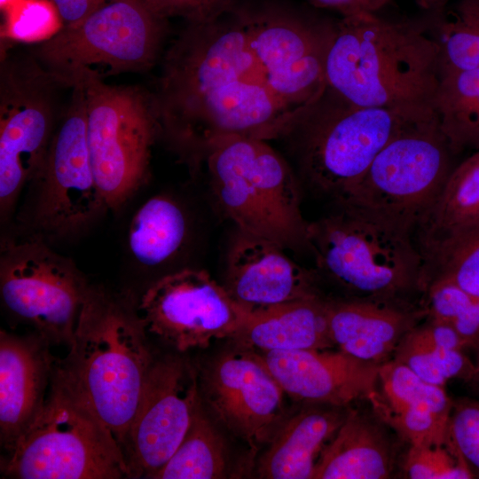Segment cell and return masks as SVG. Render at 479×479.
<instances>
[{
	"mask_svg": "<svg viewBox=\"0 0 479 479\" xmlns=\"http://www.w3.org/2000/svg\"><path fill=\"white\" fill-rule=\"evenodd\" d=\"M392 359L407 366L425 381L441 387H445L452 379L465 382L475 369V361L467 352L426 342L412 329L397 347Z\"/></svg>",
	"mask_w": 479,
	"mask_h": 479,
	"instance_id": "32",
	"label": "cell"
},
{
	"mask_svg": "<svg viewBox=\"0 0 479 479\" xmlns=\"http://www.w3.org/2000/svg\"><path fill=\"white\" fill-rule=\"evenodd\" d=\"M475 369L468 380L463 382L471 396L479 397V349L475 352Z\"/></svg>",
	"mask_w": 479,
	"mask_h": 479,
	"instance_id": "40",
	"label": "cell"
},
{
	"mask_svg": "<svg viewBox=\"0 0 479 479\" xmlns=\"http://www.w3.org/2000/svg\"><path fill=\"white\" fill-rule=\"evenodd\" d=\"M71 89L67 110L34 180L39 182L34 225L52 235L80 229L106 206L90 157L83 90L78 84Z\"/></svg>",
	"mask_w": 479,
	"mask_h": 479,
	"instance_id": "14",
	"label": "cell"
},
{
	"mask_svg": "<svg viewBox=\"0 0 479 479\" xmlns=\"http://www.w3.org/2000/svg\"><path fill=\"white\" fill-rule=\"evenodd\" d=\"M326 90L364 107L433 106L441 80L435 34L375 13L342 18L328 27Z\"/></svg>",
	"mask_w": 479,
	"mask_h": 479,
	"instance_id": "2",
	"label": "cell"
},
{
	"mask_svg": "<svg viewBox=\"0 0 479 479\" xmlns=\"http://www.w3.org/2000/svg\"><path fill=\"white\" fill-rule=\"evenodd\" d=\"M244 346L263 352L334 348L326 309V296L278 305L251 314L234 338Z\"/></svg>",
	"mask_w": 479,
	"mask_h": 479,
	"instance_id": "25",
	"label": "cell"
},
{
	"mask_svg": "<svg viewBox=\"0 0 479 479\" xmlns=\"http://www.w3.org/2000/svg\"><path fill=\"white\" fill-rule=\"evenodd\" d=\"M137 310L146 333L179 352L234 339L252 314L206 271L194 269L159 279L144 293Z\"/></svg>",
	"mask_w": 479,
	"mask_h": 479,
	"instance_id": "13",
	"label": "cell"
},
{
	"mask_svg": "<svg viewBox=\"0 0 479 479\" xmlns=\"http://www.w3.org/2000/svg\"><path fill=\"white\" fill-rule=\"evenodd\" d=\"M478 223L479 151H475L453 167L413 237L420 248Z\"/></svg>",
	"mask_w": 479,
	"mask_h": 479,
	"instance_id": "26",
	"label": "cell"
},
{
	"mask_svg": "<svg viewBox=\"0 0 479 479\" xmlns=\"http://www.w3.org/2000/svg\"><path fill=\"white\" fill-rule=\"evenodd\" d=\"M145 334L137 309L90 288L69 353L55 361L52 373L110 430L122 450L154 361Z\"/></svg>",
	"mask_w": 479,
	"mask_h": 479,
	"instance_id": "3",
	"label": "cell"
},
{
	"mask_svg": "<svg viewBox=\"0 0 479 479\" xmlns=\"http://www.w3.org/2000/svg\"><path fill=\"white\" fill-rule=\"evenodd\" d=\"M246 24L264 83L283 106L305 117L326 90L328 27L317 28L279 12H246Z\"/></svg>",
	"mask_w": 479,
	"mask_h": 479,
	"instance_id": "15",
	"label": "cell"
},
{
	"mask_svg": "<svg viewBox=\"0 0 479 479\" xmlns=\"http://www.w3.org/2000/svg\"><path fill=\"white\" fill-rule=\"evenodd\" d=\"M419 249L422 293L427 286L442 282L479 298V223Z\"/></svg>",
	"mask_w": 479,
	"mask_h": 479,
	"instance_id": "29",
	"label": "cell"
},
{
	"mask_svg": "<svg viewBox=\"0 0 479 479\" xmlns=\"http://www.w3.org/2000/svg\"><path fill=\"white\" fill-rule=\"evenodd\" d=\"M349 407L310 406L286 420L259 459V477L312 479L322 451L342 424Z\"/></svg>",
	"mask_w": 479,
	"mask_h": 479,
	"instance_id": "24",
	"label": "cell"
},
{
	"mask_svg": "<svg viewBox=\"0 0 479 479\" xmlns=\"http://www.w3.org/2000/svg\"><path fill=\"white\" fill-rule=\"evenodd\" d=\"M8 452L2 470L11 477H130L123 450L110 430L53 378L40 411Z\"/></svg>",
	"mask_w": 479,
	"mask_h": 479,
	"instance_id": "6",
	"label": "cell"
},
{
	"mask_svg": "<svg viewBox=\"0 0 479 479\" xmlns=\"http://www.w3.org/2000/svg\"><path fill=\"white\" fill-rule=\"evenodd\" d=\"M367 402L408 446L447 444L453 398L445 387L425 381L404 365L393 359L382 364Z\"/></svg>",
	"mask_w": 479,
	"mask_h": 479,
	"instance_id": "20",
	"label": "cell"
},
{
	"mask_svg": "<svg viewBox=\"0 0 479 479\" xmlns=\"http://www.w3.org/2000/svg\"><path fill=\"white\" fill-rule=\"evenodd\" d=\"M415 2L422 8L440 14L445 10L446 0H415Z\"/></svg>",
	"mask_w": 479,
	"mask_h": 479,
	"instance_id": "41",
	"label": "cell"
},
{
	"mask_svg": "<svg viewBox=\"0 0 479 479\" xmlns=\"http://www.w3.org/2000/svg\"><path fill=\"white\" fill-rule=\"evenodd\" d=\"M84 94L87 141L106 206L118 208L145 181L159 130L152 97L135 86H114L82 71L72 81Z\"/></svg>",
	"mask_w": 479,
	"mask_h": 479,
	"instance_id": "9",
	"label": "cell"
},
{
	"mask_svg": "<svg viewBox=\"0 0 479 479\" xmlns=\"http://www.w3.org/2000/svg\"><path fill=\"white\" fill-rule=\"evenodd\" d=\"M433 107L453 154L479 151V70H444Z\"/></svg>",
	"mask_w": 479,
	"mask_h": 479,
	"instance_id": "27",
	"label": "cell"
},
{
	"mask_svg": "<svg viewBox=\"0 0 479 479\" xmlns=\"http://www.w3.org/2000/svg\"><path fill=\"white\" fill-rule=\"evenodd\" d=\"M310 4L339 12L342 16L375 13L389 0H307Z\"/></svg>",
	"mask_w": 479,
	"mask_h": 479,
	"instance_id": "39",
	"label": "cell"
},
{
	"mask_svg": "<svg viewBox=\"0 0 479 479\" xmlns=\"http://www.w3.org/2000/svg\"><path fill=\"white\" fill-rule=\"evenodd\" d=\"M331 338L340 350L382 365L403 338L428 317L421 302L326 296Z\"/></svg>",
	"mask_w": 479,
	"mask_h": 479,
	"instance_id": "21",
	"label": "cell"
},
{
	"mask_svg": "<svg viewBox=\"0 0 479 479\" xmlns=\"http://www.w3.org/2000/svg\"><path fill=\"white\" fill-rule=\"evenodd\" d=\"M200 403L196 374L186 362L153 361L123 447L130 477L149 478L169 459Z\"/></svg>",
	"mask_w": 479,
	"mask_h": 479,
	"instance_id": "16",
	"label": "cell"
},
{
	"mask_svg": "<svg viewBox=\"0 0 479 479\" xmlns=\"http://www.w3.org/2000/svg\"><path fill=\"white\" fill-rule=\"evenodd\" d=\"M227 469L224 442L198 405L191 426L169 459L149 478L217 479Z\"/></svg>",
	"mask_w": 479,
	"mask_h": 479,
	"instance_id": "30",
	"label": "cell"
},
{
	"mask_svg": "<svg viewBox=\"0 0 479 479\" xmlns=\"http://www.w3.org/2000/svg\"><path fill=\"white\" fill-rule=\"evenodd\" d=\"M168 50L153 107L161 129L194 163L214 139L270 140L295 130L302 115L264 83L251 51L246 12L228 6L187 22Z\"/></svg>",
	"mask_w": 479,
	"mask_h": 479,
	"instance_id": "1",
	"label": "cell"
},
{
	"mask_svg": "<svg viewBox=\"0 0 479 479\" xmlns=\"http://www.w3.org/2000/svg\"><path fill=\"white\" fill-rule=\"evenodd\" d=\"M2 38L17 42L45 41L63 27L51 0H21L6 12Z\"/></svg>",
	"mask_w": 479,
	"mask_h": 479,
	"instance_id": "34",
	"label": "cell"
},
{
	"mask_svg": "<svg viewBox=\"0 0 479 479\" xmlns=\"http://www.w3.org/2000/svg\"><path fill=\"white\" fill-rule=\"evenodd\" d=\"M399 436L374 412L349 408L322 451L312 479H386L395 475ZM402 441V440H401Z\"/></svg>",
	"mask_w": 479,
	"mask_h": 479,
	"instance_id": "23",
	"label": "cell"
},
{
	"mask_svg": "<svg viewBox=\"0 0 479 479\" xmlns=\"http://www.w3.org/2000/svg\"><path fill=\"white\" fill-rule=\"evenodd\" d=\"M436 36L441 48V72L479 70V0H459L440 14Z\"/></svg>",
	"mask_w": 479,
	"mask_h": 479,
	"instance_id": "31",
	"label": "cell"
},
{
	"mask_svg": "<svg viewBox=\"0 0 479 479\" xmlns=\"http://www.w3.org/2000/svg\"><path fill=\"white\" fill-rule=\"evenodd\" d=\"M262 357L294 399L340 407L367 401L377 389L381 365L340 349L267 351Z\"/></svg>",
	"mask_w": 479,
	"mask_h": 479,
	"instance_id": "19",
	"label": "cell"
},
{
	"mask_svg": "<svg viewBox=\"0 0 479 479\" xmlns=\"http://www.w3.org/2000/svg\"><path fill=\"white\" fill-rule=\"evenodd\" d=\"M21 0H0L1 10L6 12Z\"/></svg>",
	"mask_w": 479,
	"mask_h": 479,
	"instance_id": "42",
	"label": "cell"
},
{
	"mask_svg": "<svg viewBox=\"0 0 479 479\" xmlns=\"http://www.w3.org/2000/svg\"><path fill=\"white\" fill-rule=\"evenodd\" d=\"M0 290L5 307L43 340L70 345L90 287L72 262L27 239L2 245Z\"/></svg>",
	"mask_w": 479,
	"mask_h": 479,
	"instance_id": "12",
	"label": "cell"
},
{
	"mask_svg": "<svg viewBox=\"0 0 479 479\" xmlns=\"http://www.w3.org/2000/svg\"><path fill=\"white\" fill-rule=\"evenodd\" d=\"M61 17L63 26L75 24L111 0H51Z\"/></svg>",
	"mask_w": 479,
	"mask_h": 479,
	"instance_id": "38",
	"label": "cell"
},
{
	"mask_svg": "<svg viewBox=\"0 0 479 479\" xmlns=\"http://www.w3.org/2000/svg\"><path fill=\"white\" fill-rule=\"evenodd\" d=\"M308 244L319 280L340 297L421 302L423 259L412 233L334 204L309 223Z\"/></svg>",
	"mask_w": 479,
	"mask_h": 479,
	"instance_id": "4",
	"label": "cell"
},
{
	"mask_svg": "<svg viewBox=\"0 0 479 479\" xmlns=\"http://www.w3.org/2000/svg\"><path fill=\"white\" fill-rule=\"evenodd\" d=\"M473 478L479 479V397L453 398L448 424V443Z\"/></svg>",
	"mask_w": 479,
	"mask_h": 479,
	"instance_id": "35",
	"label": "cell"
},
{
	"mask_svg": "<svg viewBox=\"0 0 479 479\" xmlns=\"http://www.w3.org/2000/svg\"><path fill=\"white\" fill-rule=\"evenodd\" d=\"M267 239L236 228L225 255L223 286L250 312L325 295L315 270L289 258Z\"/></svg>",
	"mask_w": 479,
	"mask_h": 479,
	"instance_id": "18",
	"label": "cell"
},
{
	"mask_svg": "<svg viewBox=\"0 0 479 479\" xmlns=\"http://www.w3.org/2000/svg\"><path fill=\"white\" fill-rule=\"evenodd\" d=\"M38 334H0L1 442L10 452L31 424L45 400L56 359Z\"/></svg>",
	"mask_w": 479,
	"mask_h": 479,
	"instance_id": "22",
	"label": "cell"
},
{
	"mask_svg": "<svg viewBox=\"0 0 479 479\" xmlns=\"http://www.w3.org/2000/svg\"><path fill=\"white\" fill-rule=\"evenodd\" d=\"M59 82L34 57L6 55L0 68V205L9 211L39 174L54 133Z\"/></svg>",
	"mask_w": 479,
	"mask_h": 479,
	"instance_id": "11",
	"label": "cell"
},
{
	"mask_svg": "<svg viewBox=\"0 0 479 479\" xmlns=\"http://www.w3.org/2000/svg\"><path fill=\"white\" fill-rule=\"evenodd\" d=\"M206 399L219 420L252 452L270 442L285 420V391L262 355L235 350L218 357L204 374Z\"/></svg>",
	"mask_w": 479,
	"mask_h": 479,
	"instance_id": "17",
	"label": "cell"
},
{
	"mask_svg": "<svg viewBox=\"0 0 479 479\" xmlns=\"http://www.w3.org/2000/svg\"><path fill=\"white\" fill-rule=\"evenodd\" d=\"M402 469L411 479H471L472 474L446 444L408 446Z\"/></svg>",
	"mask_w": 479,
	"mask_h": 479,
	"instance_id": "36",
	"label": "cell"
},
{
	"mask_svg": "<svg viewBox=\"0 0 479 479\" xmlns=\"http://www.w3.org/2000/svg\"><path fill=\"white\" fill-rule=\"evenodd\" d=\"M185 228L184 213L177 203L166 197H153L133 216L129 231L130 249L140 263L156 266L180 248Z\"/></svg>",
	"mask_w": 479,
	"mask_h": 479,
	"instance_id": "28",
	"label": "cell"
},
{
	"mask_svg": "<svg viewBox=\"0 0 479 479\" xmlns=\"http://www.w3.org/2000/svg\"><path fill=\"white\" fill-rule=\"evenodd\" d=\"M212 191L236 228L284 249L309 250L308 225L294 175L267 141L227 136L205 148Z\"/></svg>",
	"mask_w": 479,
	"mask_h": 479,
	"instance_id": "5",
	"label": "cell"
},
{
	"mask_svg": "<svg viewBox=\"0 0 479 479\" xmlns=\"http://www.w3.org/2000/svg\"><path fill=\"white\" fill-rule=\"evenodd\" d=\"M166 20L142 0H111L84 20L63 26L35 50L34 58L63 87L82 71L100 78L150 68Z\"/></svg>",
	"mask_w": 479,
	"mask_h": 479,
	"instance_id": "10",
	"label": "cell"
},
{
	"mask_svg": "<svg viewBox=\"0 0 479 479\" xmlns=\"http://www.w3.org/2000/svg\"><path fill=\"white\" fill-rule=\"evenodd\" d=\"M157 18L181 17L187 22L209 18L229 6L228 0H142Z\"/></svg>",
	"mask_w": 479,
	"mask_h": 479,
	"instance_id": "37",
	"label": "cell"
},
{
	"mask_svg": "<svg viewBox=\"0 0 479 479\" xmlns=\"http://www.w3.org/2000/svg\"><path fill=\"white\" fill-rule=\"evenodd\" d=\"M436 114L390 140L339 200L413 235L453 167Z\"/></svg>",
	"mask_w": 479,
	"mask_h": 479,
	"instance_id": "8",
	"label": "cell"
},
{
	"mask_svg": "<svg viewBox=\"0 0 479 479\" xmlns=\"http://www.w3.org/2000/svg\"><path fill=\"white\" fill-rule=\"evenodd\" d=\"M434 114L433 106H357L326 90L298 126L303 131L304 176L317 192L335 202L390 140Z\"/></svg>",
	"mask_w": 479,
	"mask_h": 479,
	"instance_id": "7",
	"label": "cell"
},
{
	"mask_svg": "<svg viewBox=\"0 0 479 479\" xmlns=\"http://www.w3.org/2000/svg\"><path fill=\"white\" fill-rule=\"evenodd\" d=\"M428 317L452 326L463 338L479 348V298L449 283H433L422 293Z\"/></svg>",
	"mask_w": 479,
	"mask_h": 479,
	"instance_id": "33",
	"label": "cell"
}]
</instances>
